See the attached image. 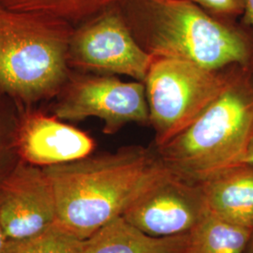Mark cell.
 Masks as SVG:
<instances>
[{
  "mask_svg": "<svg viewBox=\"0 0 253 253\" xmlns=\"http://www.w3.org/2000/svg\"><path fill=\"white\" fill-rule=\"evenodd\" d=\"M235 66L209 70L180 59L154 58L144 82L154 145L165 144L199 118L226 88Z\"/></svg>",
  "mask_w": 253,
  "mask_h": 253,
  "instance_id": "5b68a950",
  "label": "cell"
},
{
  "mask_svg": "<svg viewBox=\"0 0 253 253\" xmlns=\"http://www.w3.org/2000/svg\"><path fill=\"white\" fill-rule=\"evenodd\" d=\"M50 113L67 122L99 118L104 134L113 135L130 123L149 125L142 82H125L117 75L72 71L54 98Z\"/></svg>",
  "mask_w": 253,
  "mask_h": 253,
  "instance_id": "8992f818",
  "label": "cell"
},
{
  "mask_svg": "<svg viewBox=\"0 0 253 253\" xmlns=\"http://www.w3.org/2000/svg\"><path fill=\"white\" fill-rule=\"evenodd\" d=\"M0 223L9 240L36 235L57 223L54 188L43 168L20 161L0 180Z\"/></svg>",
  "mask_w": 253,
  "mask_h": 253,
  "instance_id": "9c48e42d",
  "label": "cell"
},
{
  "mask_svg": "<svg viewBox=\"0 0 253 253\" xmlns=\"http://www.w3.org/2000/svg\"><path fill=\"white\" fill-rule=\"evenodd\" d=\"M122 0H0L9 9L40 12L61 19L73 27Z\"/></svg>",
  "mask_w": 253,
  "mask_h": 253,
  "instance_id": "5bb4252c",
  "label": "cell"
},
{
  "mask_svg": "<svg viewBox=\"0 0 253 253\" xmlns=\"http://www.w3.org/2000/svg\"><path fill=\"white\" fill-rule=\"evenodd\" d=\"M85 249L86 240L55 223L36 235L9 240L6 253H85Z\"/></svg>",
  "mask_w": 253,
  "mask_h": 253,
  "instance_id": "9a60e30c",
  "label": "cell"
},
{
  "mask_svg": "<svg viewBox=\"0 0 253 253\" xmlns=\"http://www.w3.org/2000/svg\"><path fill=\"white\" fill-rule=\"evenodd\" d=\"M121 12L147 54L209 70L253 66L250 35L235 19L216 16L186 0H122Z\"/></svg>",
  "mask_w": 253,
  "mask_h": 253,
  "instance_id": "7a4b0ae2",
  "label": "cell"
},
{
  "mask_svg": "<svg viewBox=\"0 0 253 253\" xmlns=\"http://www.w3.org/2000/svg\"><path fill=\"white\" fill-rule=\"evenodd\" d=\"M8 243H9V238L0 223V253H6Z\"/></svg>",
  "mask_w": 253,
  "mask_h": 253,
  "instance_id": "d6986e66",
  "label": "cell"
},
{
  "mask_svg": "<svg viewBox=\"0 0 253 253\" xmlns=\"http://www.w3.org/2000/svg\"><path fill=\"white\" fill-rule=\"evenodd\" d=\"M243 24L250 27L253 33V0H246Z\"/></svg>",
  "mask_w": 253,
  "mask_h": 253,
  "instance_id": "ac0fdd59",
  "label": "cell"
},
{
  "mask_svg": "<svg viewBox=\"0 0 253 253\" xmlns=\"http://www.w3.org/2000/svg\"><path fill=\"white\" fill-rule=\"evenodd\" d=\"M252 233L208 211L188 234L186 253H246Z\"/></svg>",
  "mask_w": 253,
  "mask_h": 253,
  "instance_id": "4fadbf2b",
  "label": "cell"
},
{
  "mask_svg": "<svg viewBox=\"0 0 253 253\" xmlns=\"http://www.w3.org/2000/svg\"><path fill=\"white\" fill-rule=\"evenodd\" d=\"M16 149L23 163L48 168L84 159L96 149L88 133L37 107L20 108Z\"/></svg>",
  "mask_w": 253,
  "mask_h": 253,
  "instance_id": "30bf717a",
  "label": "cell"
},
{
  "mask_svg": "<svg viewBox=\"0 0 253 253\" xmlns=\"http://www.w3.org/2000/svg\"><path fill=\"white\" fill-rule=\"evenodd\" d=\"M222 18L236 19L243 16L246 0H186Z\"/></svg>",
  "mask_w": 253,
  "mask_h": 253,
  "instance_id": "e0dca14e",
  "label": "cell"
},
{
  "mask_svg": "<svg viewBox=\"0 0 253 253\" xmlns=\"http://www.w3.org/2000/svg\"><path fill=\"white\" fill-rule=\"evenodd\" d=\"M188 234L153 236L116 217L86 239L85 253H186Z\"/></svg>",
  "mask_w": 253,
  "mask_h": 253,
  "instance_id": "7c38bea8",
  "label": "cell"
},
{
  "mask_svg": "<svg viewBox=\"0 0 253 253\" xmlns=\"http://www.w3.org/2000/svg\"><path fill=\"white\" fill-rule=\"evenodd\" d=\"M70 23L0 4V91L19 108L54 100L68 80Z\"/></svg>",
  "mask_w": 253,
  "mask_h": 253,
  "instance_id": "277c9868",
  "label": "cell"
},
{
  "mask_svg": "<svg viewBox=\"0 0 253 253\" xmlns=\"http://www.w3.org/2000/svg\"><path fill=\"white\" fill-rule=\"evenodd\" d=\"M43 169L54 188L57 223L84 240L168 171L155 146L138 145Z\"/></svg>",
  "mask_w": 253,
  "mask_h": 253,
  "instance_id": "6da1fadb",
  "label": "cell"
},
{
  "mask_svg": "<svg viewBox=\"0 0 253 253\" xmlns=\"http://www.w3.org/2000/svg\"><path fill=\"white\" fill-rule=\"evenodd\" d=\"M208 212L201 184L167 171L126 208L122 217L145 234L164 237L189 234Z\"/></svg>",
  "mask_w": 253,
  "mask_h": 253,
  "instance_id": "ba28073f",
  "label": "cell"
},
{
  "mask_svg": "<svg viewBox=\"0 0 253 253\" xmlns=\"http://www.w3.org/2000/svg\"><path fill=\"white\" fill-rule=\"evenodd\" d=\"M245 163H250L253 165V136L251 140V143L249 145V148H248V151H247V155H246V158H245Z\"/></svg>",
  "mask_w": 253,
  "mask_h": 253,
  "instance_id": "ffe728a7",
  "label": "cell"
},
{
  "mask_svg": "<svg viewBox=\"0 0 253 253\" xmlns=\"http://www.w3.org/2000/svg\"><path fill=\"white\" fill-rule=\"evenodd\" d=\"M246 253H253V230L252 235H251L250 242H249L248 248H247V251H246Z\"/></svg>",
  "mask_w": 253,
  "mask_h": 253,
  "instance_id": "44dd1931",
  "label": "cell"
},
{
  "mask_svg": "<svg viewBox=\"0 0 253 253\" xmlns=\"http://www.w3.org/2000/svg\"><path fill=\"white\" fill-rule=\"evenodd\" d=\"M153 60L136 42L119 4L73 28L68 52L72 71L124 75L144 83Z\"/></svg>",
  "mask_w": 253,
  "mask_h": 253,
  "instance_id": "52a82bcc",
  "label": "cell"
},
{
  "mask_svg": "<svg viewBox=\"0 0 253 253\" xmlns=\"http://www.w3.org/2000/svg\"><path fill=\"white\" fill-rule=\"evenodd\" d=\"M200 184L209 212L253 230V165L241 163Z\"/></svg>",
  "mask_w": 253,
  "mask_h": 253,
  "instance_id": "8fae6325",
  "label": "cell"
},
{
  "mask_svg": "<svg viewBox=\"0 0 253 253\" xmlns=\"http://www.w3.org/2000/svg\"><path fill=\"white\" fill-rule=\"evenodd\" d=\"M18 105L0 91V180L19 163L16 149Z\"/></svg>",
  "mask_w": 253,
  "mask_h": 253,
  "instance_id": "2e32d148",
  "label": "cell"
},
{
  "mask_svg": "<svg viewBox=\"0 0 253 253\" xmlns=\"http://www.w3.org/2000/svg\"><path fill=\"white\" fill-rule=\"evenodd\" d=\"M253 136V65L235 66L221 95L191 125L156 147L168 171L201 183L245 163Z\"/></svg>",
  "mask_w": 253,
  "mask_h": 253,
  "instance_id": "3957f363",
  "label": "cell"
}]
</instances>
